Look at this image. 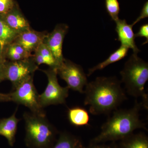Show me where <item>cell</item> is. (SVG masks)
<instances>
[{"label":"cell","mask_w":148,"mask_h":148,"mask_svg":"<svg viewBox=\"0 0 148 148\" xmlns=\"http://www.w3.org/2000/svg\"><path fill=\"white\" fill-rule=\"evenodd\" d=\"M119 148H148L147 136L143 132L132 133L121 140Z\"/></svg>","instance_id":"obj_15"},{"label":"cell","mask_w":148,"mask_h":148,"mask_svg":"<svg viewBox=\"0 0 148 148\" xmlns=\"http://www.w3.org/2000/svg\"><path fill=\"white\" fill-rule=\"evenodd\" d=\"M18 35L0 18V44L4 49L13 42Z\"/></svg>","instance_id":"obj_18"},{"label":"cell","mask_w":148,"mask_h":148,"mask_svg":"<svg viewBox=\"0 0 148 148\" xmlns=\"http://www.w3.org/2000/svg\"><path fill=\"white\" fill-rule=\"evenodd\" d=\"M5 63L0 62V83L5 80Z\"/></svg>","instance_id":"obj_26"},{"label":"cell","mask_w":148,"mask_h":148,"mask_svg":"<svg viewBox=\"0 0 148 148\" xmlns=\"http://www.w3.org/2000/svg\"><path fill=\"white\" fill-rule=\"evenodd\" d=\"M57 74L67 84L69 89L84 93V88L87 85V75L82 67L72 61L64 58L57 69Z\"/></svg>","instance_id":"obj_7"},{"label":"cell","mask_w":148,"mask_h":148,"mask_svg":"<svg viewBox=\"0 0 148 148\" xmlns=\"http://www.w3.org/2000/svg\"><path fill=\"white\" fill-rule=\"evenodd\" d=\"M83 148H119L118 145L115 142H112L111 144H104L103 143H98V144H93L90 143L87 147H83Z\"/></svg>","instance_id":"obj_24"},{"label":"cell","mask_w":148,"mask_h":148,"mask_svg":"<svg viewBox=\"0 0 148 148\" xmlns=\"http://www.w3.org/2000/svg\"><path fill=\"white\" fill-rule=\"evenodd\" d=\"M116 31L117 34L118 40L121 43V46L131 49L133 53L138 54L140 50L135 44V34L132 24H127L125 19L119 18L115 21Z\"/></svg>","instance_id":"obj_10"},{"label":"cell","mask_w":148,"mask_h":148,"mask_svg":"<svg viewBox=\"0 0 148 148\" xmlns=\"http://www.w3.org/2000/svg\"><path fill=\"white\" fill-rule=\"evenodd\" d=\"M25 145L29 148H51L55 143L58 130L49 122L46 116L24 112Z\"/></svg>","instance_id":"obj_3"},{"label":"cell","mask_w":148,"mask_h":148,"mask_svg":"<svg viewBox=\"0 0 148 148\" xmlns=\"http://www.w3.org/2000/svg\"><path fill=\"white\" fill-rule=\"evenodd\" d=\"M47 34L45 32H36L30 29L18 34L12 43L19 45L32 53L44 41Z\"/></svg>","instance_id":"obj_11"},{"label":"cell","mask_w":148,"mask_h":148,"mask_svg":"<svg viewBox=\"0 0 148 148\" xmlns=\"http://www.w3.org/2000/svg\"><path fill=\"white\" fill-rule=\"evenodd\" d=\"M143 103L135 101L134 106L129 109H116L112 116L102 125L101 132L90 143L98 144L120 141L138 129L147 130L146 125L140 119V112Z\"/></svg>","instance_id":"obj_2"},{"label":"cell","mask_w":148,"mask_h":148,"mask_svg":"<svg viewBox=\"0 0 148 148\" xmlns=\"http://www.w3.org/2000/svg\"><path fill=\"white\" fill-rule=\"evenodd\" d=\"M68 30V25L58 24L51 33L47 34L44 40V42L49 48L58 66L64 59L62 53V47Z\"/></svg>","instance_id":"obj_9"},{"label":"cell","mask_w":148,"mask_h":148,"mask_svg":"<svg viewBox=\"0 0 148 148\" xmlns=\"http://www.w3.org/2000/svg\"><path fill=\"white\" fill-rule=\"evenodd\" d=\"M42 71L47 77L48 84L45 91L39 96L41 106L44 108L51 105L65 104L69 96V88L59 85L56 69L50 68Z\"/></svg>","instance_id":"obj_6"},{"label":"cell","mask_w":148,"mask_h":148,"mask_svg":"<svg viewBox=\"0 0 148 148\" xmlns=\"http://www.w3.org/2000/svg\"><path fill=\"white\" fill-rule=\"evenodd\" d=\"M148 17V2L147 1V2L145 4L143 8H142V10H141V12L140 16H138L137 19L135 20L134 22L132 23V26H134L135 24L138 23V22L142 20V19H144L146 18H147Z\"/></svg>","instance_id":"obj_25"},{"label":"cell","mask_w":148,"mask_h":148,"mask_svg":"<svg viewBox=\"0 0 148 148\" xmlns=\"http://www.w3.org/2000/svg\"><path fill=\"white\" fill-rule=\"evenodd\" d=\"M128 50L129 49L128 48L121 46L119 48L112 53L105 61L89 69L87 75V76H90L96 71L103 70L110 64L118 62L125 58L127 55Z\"/></svg>","instance_id":"obj_16"},{"label":"cell","mask_w":148,"mask_h":148,"mask_svg":"<svg viewBox=\"0 0 148 148\" xmlns=\"http://www.w3.org/2000/svg\"><path fill=\"white\" fill-rule=\"evenodd\" d=\"M4 49L10 51H11L19 54L25 58H30L33 56L32 53L28 52L23 47L15 43L10 44L9 45L6 47Z\"/></svg>","instance_id":"obj_21"},{"label":"cell","mask_w":148,"mask_h":148,"mask_svg":"<svg viewBox=\"0 0 148 148\" xmlns=\"http://www.w3.org/2000/svg\"><path fill=\"white\" fill-rule=\"evenodd\" d=\"M35 51H38L40 53L49 63V66L51 68L56 69L58 68V64L55 61L53 54L49 48L43 42Z\"/></svg>","instance_id":"obj_19"},{"label":"cell","mask_w":148,"mask_h":148,"mask_svg":"<svg viewBox=\"0 0 148 148\" xmlns=\"http://www.w3.org/2000/svg\"><path fill=\"white\" fill-rule=\"evenodd\" d=\"M34 76L29 77L10 93L12 102L23 105L30 109L32 113L46 116L39 102V95L34 84Z\"/></svg>","instance_id":"obj_5"},{"label":"cell","mask_w":148,"mask_h":148,"mask_svg":"<svg viewBox=\"0 0 148 148\" xmlns=\"http://www.w3.org/2000/svg\"><path fill=\"white\" fill-rule=\"evenodd\" d=\"M135 38L144 37L146 39V40L143 45H144L147 43L148 42V24H146L142 25L140 27L138 33L135 34Z\"/></svg>","instance_id":"obj_23"},{"label":"cell","mask_w":148,"mask_h":148,"mask_svg":"<svg viewBox=\"0 0 148 148\" xmlns=\"http://www.w3.org/2000/svg\"><path fill=\"white\" fill-rule=\"evenodd\" d=\"M68 117L70 123L76 127L88 125L90 119L88 112L83 108L78 107L69 109Z\"/></svg>","instance_id":"obj_17"},{"label":"cell","mask_w":148,"mask_h":148,"mask_svg":"<svg viewBox=\"0 0 148 148\" xmlns=\"http://www.w3.org/2000/svg\"><path fill=\"white\" fill-rule=\"evenodd\" d=\"M14 8L13 0H0V16L8 13Z\"/></svg>","instance_id":"obj_22"},{"label":"cell","mask_w":148,"mask_h":148,"mask_svg":"<svg viewBox=\"0 0 148 148\" xmlns=\"http://www.w3.org/2000/svg\"><path fill=\"white\" fill-rule=\"evenodd\" d=\"M38 69L32 57L20 61H7L5 70V80L11 82L14 90L25 80L34 76Z\"/></svg>","instance_id":"obj_8"},{"label":"cell","mask_w":148,"mask_h":148,"mask_svg":"<svg viewBox=\"0 0 148 148\" xmlns=\"http://www.w3.org/2000/svg\"><path fill=\"white\" fill-rule=\"evenodd\" d=\"M106 10L112 20L116 21L119 18L120 8L118 0H105Z\"/></svg>","instance_id":"obj_20"},{"label":"cell","mask_w":148,"mask_h":148,"mask_svg":"<svg viewBox=\"0 0 148 148\" xmlns=\"http://www.w3.org/2000/svg\"><path fill=\"white\" fill-rule=\"evenodd\" d=\"M16 111L9 117L0 119V135L7 139L10 147H13L15 143L18 123L20 121L15 115Z\"/></svg>","instance_id":"obj_13"},{"label":"cell","mask_w":148,"mask_h":148,"mask_svg":"<svg viewBox=\"0 0 148 148\" xmlns=\"http://www.w3.org/2000/svg\"><path fill=\"white\" fill-rule=\"evenodd\" d=\"M0 18L18 34L31 29L28 20L15 8L5 14L1 15Z\"/></svg>","instance_id":"obj_12"},{"label":"cell","mask_w":148,"mask_h":148,"mask_svg":"<svg viewBox=\"0 0 148 148\" xmlns=\"http://www.w3.org/2000/svg\"><path fill=\"white\" fill-rule=\"evenodd\" d=\"M11 101V97L10 93L4 94V93H0V102H6Z\"/></svg>","instance_id":"obj_27"},{"label":"cell","mask_w":148,"mask_h":148,"mask_svg":"<svg viewBox=\"0 0 148 148\" xmlns=\"http://www.w3.org/2000/svg\"><path fill=\"white\" fill-rule=\"evenodd\" d=\"M121 82L123 83L128 95L135 98L141 97L143 108L148 109V95L145 86L148 80V64L133 53L125 62L120 72Z\"/></svg>","instance_id":"obj_4"},{"label":"cell","mask_w":148,"mask_h":148,"mask_svg":"<svg viewBox=\"0 0 148 148\" xmlns=\"http://www.w3.org/2000/svg\"><path fill=\"white\" fill-rule=\"evenodd\" d=\"M84 146L80 138L70 132L59 133L56 141L51 148H83Z\"/></svg>","instance_id":"obj_14"},{"label":"cell","mask_w":148,"mask_h":148,"mask_svg":"<svg viewBox=\"0 0 148 148\" xmlns=\"http://www.w3.org/2000/svg\"><path fill=\"white\" fill-rule=\"evenodd\" d=\"M7 61L5 55L4 49L2 47L0 44V62L5 63Z\"/></svg>","instance_id":"obj_28"},{"label":"cell","mask_w":148,"mask_h":148,"mask_svg":"<svg viewBox=\"0 0 148 148\" xmlns=\"http://www.w3.org/2000/svg\"><path fill=\"white\" fill-rule=\"evenodd\" d=\"M85 106L94 115L108 114L127 99L121 82L116 77H99L88 82L84 90Z\"/></svg>","instance_id":"obj_1"}]
</instances>
